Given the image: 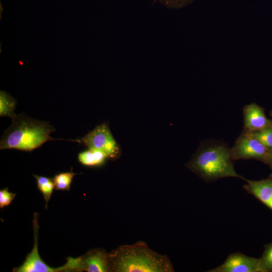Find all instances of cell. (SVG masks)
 Segmentation results:
<instances>
[{"label": "cell", "instance_id": "18", "mask_svg": "<svg viewBox=\"0 0 272 272\" xmlns=\"http://www.w3.org/2000/svg\"><path fill=\"white\" fill-rule=\"evenodd\" d=\"M16 195V193L10 192L8 188L0 190V208L9 206Z\"/></svg>", "mask_w": 272, "mask_h": 272}, {"label": "cell", "instance_id": "17", "mask_svg": "<svg viewBox=\"0 0 272 272\" xmlns=\"http://www.w3.org/2000/svg\"><path fill=\"white\" fill-rule=\"evenodd\" d=\"M163 6L171 9H178L183 7L192 2L194 0H154Z\"/></svg>", "mask_w": 272, "mask_h": 272}, {"label": "cell", "instance_id": "2", "mask_svg": "<svg viewBox=\"0 0 272 272\" xmlns=\"http://www.w3.org/2000/svg\"><path fill=\"white\" fill-rule=\"evenodd\" d=\"M110 271L169 272L173 268L168 258L150 249L143 242L122 245L109 254Z\"/></svg>", "mask_w": 272, "mask_h": 272}, {"label": "cell", "instance_id": "8", "mask_svg": "<svg viewBox=\"0 0 272 272\" xmlns=\"http://www.w3.org/2000/svg\"><path fill=\"white\" fill-rule=\"evenodd\" d=\"M79 271H109V254L103 250L94 249L77 257Z\"/></svg>", "mask_w": 272, "mask_h": 272}, {"label": "cell", "instance_id": "7", "mask_svg": "<svg viewBox=\"0 0 272 272\" xmlns=\"http://www.w3.org/2000/svg\"><path fill=\"white\" fill-rule=\"evenodd\" d=\"M208 272H264L260 259L251 257L240 252L229 255L221 265Z\"/></svg>", "mask_w": 272, "mask_h": 272}, {"label": "cell", "instance_id": "15", "mask_svg": "<svg viewBox=\"0 0 272 272\" xmlns=\"http://www.w3.org/2000/svg\"><path fill=\"white\" fill-rule=\"evenodd\" d=\"M246 133L258 139L267 148L272 150V124L261 129Z\"/></svg>", "mask_w": 272, "mask_h": 272}, {"label": "cell", "instance_id": "14", "mask_svg": "<svg viewBox=\"0 0 272 272\" xmlns=\"http://www.w3.org/2000/svg\"><path fill=\"white\" fill-rule=\"evenodd\" d=\"M77 174L72 170L56 174L53 178L55 189L56 190H70L72 180Z\"/></svg>", "mask_w": 272, "mask_h": 272}, {"label": "cell", "instance_id": "1", "mask_svg": "<svg viewBox=\"0 0 272 272\" xmlns=\"http://www.w3.org/2000/svg\"><path fill=\"white\" fill-rule=\"evenodd\" d=\"M233 161L227 145L210 141L200 145L185 166L207 182L230 177L245 180L235 171Z\"/></svg>", "mask_w": 272, "mask_h": 272}, {"label": "cell", "instance_id": "12", "mask_svg": "<svg viewBox=\"0 0 272 272\" xmlns=\"http://www.w3.org/2000/svg\"><path fill=\"white\" fill-rule=\"evenodd\" d=\"M33 175L36 179L37 187L43 196L45 202V208L47 209V203L51 197L53 189L55 188L53 178L35 174Z\"/></svg>", "mask_w": 272, "mask_h": 272}, {"label": "cell", "instance_id": "16", "mask_svg": "<svg viewBox=\"0 0 272 272\" xmlns=\"http://www.w3.org/2000/svg\"><path fill=\"white\" fill-rule=\"evenodd\" d=\"M264 272L272 271V242L264 246V250L259 258Z\"/></svg>", "mask_w": 272, "mask_h": 272}, {"label": "cell", "instance_id": "11", "mask_svg": "<svg viewBox=\"0 0 272 272\" xmlns=\"http://www.w3.org/2000/svg\"><path fill=\"white\" fill-rule=\"evenodd\" d=\"M78 158L82 165L89 167L102 165L107 159L104 153L92 149L81 152L79 154Z\"/></svg>", "mask_w": 272, "mask_h": 272}, {"label": "cell", "instance_id": "19", "mask_svg": "<svg viewBox=\"0 0 272 272\" xmlns=\"http://www.w3.org/2000/svg\"><path fill=\"white\" fill-rule=\"evenodd\" d=\"M266 164H268L272 170V151L267 158Z\"/></svg>", "mask_w": 272, "mask_h": 272}, {"label": "cell", "instance_id": "13", "mask_svg": "<svg viewBox=\"0 0 272 272\" xmlns=\"http://www.w3.org/2000/svg\"><path fill=\"white\" fill-rule=\"evenodd\" d=\"M16 101L14 98L4 91L0 94V115L8 116L12 119L17 114L14 113Z\"/></svg>", "mask_w": 272, "mask_h": 272}, {"label": "cell", "instance_id": "4", "mask_svg": "<svg viewBox=\"0 0 272 272\" xmlns=\"http://www.w3.org/2000/svg\"><path fill=\"white\" fill-rule=\"evenodd\" d=\"M74 141L83 144L88 149L101 151L107 159H116L121 153L120 147L114 138L107 122L96 126L80 140Z\"/></svg>", "mask_w": 272, "mask_h": 272}, {"label": "cell", "instance_id": "3", "mask_svg": "<svg viewBox=\"0 0 272 272\" xmlns=\"http://www.w3.org/2000/svg\"><path fill=\"white\" fill-rule=\"evenodd\" d=\"M12 119V125L2 137L1 149L31 152L47 141L55 140L50 136L55 129L47 122L33 119L22 114L16 115Z\"/></svg>", "mask_w": 272, "mask_h": 272}, {"label": "cell", "instance_id": "10", "mask_svg": "<svg viewBox=\"0 0 272 272\" xmlns=\"http://www.w3.org/2000/svg\"><path fill=\"white\" fill-rule=\"evenodd\" d=\"M244 189L265 205L272 212V176L265 179H246Z\"/></svg>", "mask_w": 272, "mask_h": 272}, {"label": "cell", "instance_id": "6", "mask_svg": "<svg viewBox=\"0 0 272 272\" xmlns=\"http://www.w3.org/2000/svg\"><path fill=\"white\" fill-rule=\"evenodd\" d=\"M271 151L258 139L243 131L230 148L233 160L255 159L265 163Z\"/></svg>", "mask_w": 272, "mask_h": 272}, {"label": "cell", "instance_id": "5", "mask_svg": "<svg viewBox=\"0 0 272 272\" xmlns=\"http://www.w3.org/2000/svg\"><path fill=\"white\" fill-rule=\"evenodd\" d=\"M38 214L34 213L33 221L34 230V245L31 251L27 255L24 262L20 266L13 269L14 272H60L75 271L72 257L67 258L65 264L58 267H51L48 265L39 255L38 248L39 224Z\"/></svg>", "mask_w": 272, "mask_h": 272}, {"label": "cell", "instance_id": "9", "mask_svg": "<svg viewBox=\"0 0 272 272\" xmlns=\"http://www.w3.org/2000/svg\"><path fill=\"white\" fill-rule=\"evenodd\" d=\"M243 113L244 132L258 130L272 124V121L265 116L263 108L255 103L245 106Z\"/></svg>", "mask_w": 272, "mask_h": 272}]
</instances>
